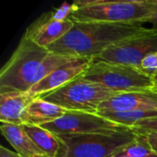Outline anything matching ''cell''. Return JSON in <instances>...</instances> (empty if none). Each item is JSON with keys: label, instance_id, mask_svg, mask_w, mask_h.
<instances>
[{"label": "cell", "instance_id": "cell-1", "mask_svg": "<svg viewBox=\"0 0 157 157\" xmlns=\"http://www.w3.org/2000/svg\"><path fill=\"white\" fill-rule=\"evenodd\" d=\"M153 31L143 25L75 22L68 33L47 49L55 54L93 60L112 46Z\"/></svg>", "mask_w": 157, "mask_h": 157}, {"label": "cell", "instance_id": "cell-2", "mask_svg": "<svg viewBox=\"0 0 157 157\" xmlns=\"http://www.w3.org/2000/svg\"><path fill=\"white\" fill-rule=\"evenodd\" d=\"M72 59L74 57L50 52L24 34L0 71V94L29 92L53 70Z\"/></svg>", "mask_w": 157, "mask_h": 157}, {"label": "cell", "instance_id": "cell-3", "mask_svg": "<svg viewBox=\"0 0 157 157\" xmlns=\"http://www.w3.org/2000/svg\"><path fill=\"white\" fill-rule=\"evenodd\" d=\"M157 10V0H78L69 17L74 22H105L142 25L149 23Z\"/></svg>", "mask_w": 157, "mask_h": 157}, {"label": "cell", "instance_id": "cell-4", "mask_svg": "<svg viewBox=\"0 0 157 157\" xmlns=\"http://www.w3.org/2000/svg\"><path fill=\"white\" fill-rule=\"evenodd\" d=\"M80 77L120 93L155 89L152 76L139 68L121 63L93 60Z\"/></svg>", "mask_w": 157, "mask_h": 157}, {"label": "cell", "instance_id": "cell-5", "mask_svg": "<svg viewBox=\"0 0 157 157\" xmlns=\"http://www.w3.org/2000/svg\"><path fill=\"white\" fill-rule=\"evenodd\" d=\"M121 93L79 76L62 87L40 96V98L67 111L97 114L101 103Z\"/></svg>", "mask_w": 157, "mask_h": 157}, {"label": "cell", "instance_id": "cell-6", "mask_svg": "<svg viewBox=\"0 0 157 157\" xmlns=\"http://www.w3.org/2000/svg\"><path fill=\"white\" fill-rule=\"evenodd\" d=\"M58 136L67 147L64 157H112L138 138L131 129Z\"/></svg>", "mask_w": 157, "mask_h": 157}, {"label": "cell", "instance_id": "cell-7", "mask_svg": "<svg viewBox=\"0 0 157 157\" xmlns=\"http://www.w3.org/2000/svg\"><path fill=\"white\" fill-rule=\"evenodd\" d=\"M41 127L56 135L98 133L129 129L120 126L98 114L78 111H67L62 118Z\"/></svg>", "mask_w": 157, "mask_h": 157}, {"label": "cell", "instance_id": "cell-8", "mask_svg": "<svg viewBox=\"0 0 157 157\" xmlns=\"http://www.w3.org/2000/svg\"><path fill=\"white\" fill-rule=\"evenodd\" d=\"M155 52H157V31L155 30L112 46L93 60L139 68L142 61L147 55Z\"/></svg>", "mask_w": 157, "mask_h": 157}, {"label": "cell", "instance_id": "cell-9", "mask_svg": "<svg viewBox=\"0 0 157 157\" xmlns=\"http://www.w3.org/2000/svg\"><path fill=\"white\" fill-rule=\"evenodd\" d=\"M93 60L88 58H74L53 70L41 81L33 86L29 93L40 97L52 92L79 77L87 69Z\"/></svg>", "mask_w": 157, "mask_h": 157}, {"label": "cell", "instance_id": "cell-10", "mask_svg": "<svg viewBox=\"0 0 157 157\" xmlns=\"http://www.w3.org/2000/svg\"><path fill=\"white\" fill-rule=\"evenodd\" d=\"M74 25L75 22L70 18L63 21L53 19L52 11H49L28 27L24 34L38 45L48 48L68 33Z\"/></svg>", "mask_w": 157, "mask_h": 157}, {"label": "cell", "instance_id": "cell-11", "mask_svg": "<svg viewBox=\"0 0 157 157\" xmlns=\"http://www.w3.org/2000/svg\"><path fill=\"white\" fill-rule=\"evenodd\" d=\"M157 110V90L121 93L100 104L98 111Z\"/></svg>", "mask_w": 157, "mask_h": 157}, {"label": "cell", "instance_id": "cell-12", "mask_svg": "<svg viewBox=\"0 0 157 157\" xmlns=\"http://www.w3.org/2000/svg\"><path fill=\"white\" fill-rule=\"evenodd\" d=\"M37 98L29 92L0 94L1 123L23 125V116L29 105Z\"/></svg>", "mask_w": 157, "mask_h": 157}, {"label": "cell", "instance_id": "cell-13", "mask_svg": "<svg viewBox=\"0 0 157 157\" xmlns=\"http://www.w3.org/2000/svg\"><path fill=\"white\" fill-rule=\"evenodd\" d=\"M25 132L48 157H64L67 147L61 138L38 125H22Z\"/></svg>", "mask_w": 157, "mask_h": 157}, {"label": "cell", "instance_id": "cell-14", "mask_svg": "<svg viewBox=\"0 0 157 157\" xmlns=\"http://www.w3.org/2000/svg\"><path fill=\"white\" fill-rule=\"evenodd\" d=\"M67 110L37 97L27 108L23 116V125H38L52 122L62 118Z\"/></svg>", "mask_w": 157, "mask_h": 157}, {"label": "cell", "instance_id": "cell-15", "mask_svg": "<svg viewBox=\"0 0 157 157\" xmlns=\"http://www.w3.org/2000/svg\"><path fill=\"white\" fill-rule=\"evenodd\" d=\"M1 132L21 157H48L25 132L22 125L1 123Z\"/></svg>", "mask_w": 157, "mask_h": 157}, {"label": "cell", "instance_id": "cell-16", "mask_svg": "<svg viewBox=\"0 0 157 157\" xmlns=\"http://www.w3.org/2000/svg\"><path fill=\"white\" fill-rule=\"evenodd\" d=\"M97 114L120 125L131 129L137 122L157 117V110H132V111H99Z\"/></svg>", "mask_w": 157, "mask_h": 157}, {"label": "cell", "instance_id": "cell-17", "mask_svg": "<svg viewBox=\"0 0 157 157\" xmlns=\"http://www.w3.org/2000/svg\"><path fill=\"white\" fill-rule=\"evenodd\" d=\"M112 157H157L146 140L138 135V138L121 150Z\"/></svg>", "mask_w": 157, "mask_h": 157}, {"label": "cell", "instance_id": "cell-18", "mask_svg": "<svg viewBox=\"0 0 157 157\" xmlns=\"http://www.w3.org/2000/svg\"><path fill=\"white\" fill-rule=\"evenodd\" d=\"M131 130L137 135H143L151 132L157 133V117L141 121L132 126Z\"/></svg>", "mask_w": 157, "mask_h": 157}, {"label": "cell", "instance_id": "cell-19", "mask_svg": "<svg viewBox=\"0 0 157 157\" xmlns=\"http://www.w3.org/2000/svg\"><path fill=\"white\" fill-rule=\"evenodd\" d=\"M139 69L153 77L157 72V52L147 55L142 61Z\"/></svg>", "mask_w": 157, "mask_h": 157}, {"label": "cell", "instance_id": "cell-20", "mask_svg": "<svg viewBox=\"0 0 157 157\" xmlns=\"http://www.w3.org/2000/svg\"><path fill=\"white\" fill-rule=\"evenodd\" d=\"M71 13H72V5L64 2L59 8L52 11V17L55 20L63 21L69 18Z\"/></svg>", "mask_w": 157, "mask_h": 157}, {"label": "cell", "instance_id": "cell-21", "mask_svg": "<svg viewBox=\"0 0 157 157\" xmlns=\"http://www.w3.org/2000/svg\"><path fill=\"white\" fill-rule=\"evenodd\" d=\"M139 136H142L146 140V142L149 144L153 151L157 155V133L151 132V133H145V134L139 135Z\"/></svg>", "mask_w": 157, "mask_h": 157}, {"label": "cell", "instance_id": "cell-22", "mask_svg": "<svg viewBox=\"0 0 157 157\" xmlns=\"http://www.w3.org/2000/svg\"><path fill=\"white\" fill-rule=\"evenodd\" d=\"M0 157H21L17 152H12L7 148L1 146L0 147Z\"/></svg>", "mask_w": 157, "mask_h": 157}, {"label": "cell", "instance_id": "cell-23", "mask_svg": "<svg viewBox=\"0 0 157 157\" xmlns=\"http://www.w3.org/2000/svg\"><path fill=\"white\" fill-rule=\"evenodd\" d=\"M149 23L152 25V29H155V31H157V10L155 12V14L154 15L153 18L149 21Z\"/></svg>", "mask_w": 157, "mask_h": 157}, {"label": "cell", "instance_id": "cell-24", "mask_svg": "<svg viewBox=\"0 0 157 157\" xmlns=\"http://www.w3.org/2000/svg\"><path fill=\"white\" fill-rule=\"evenodd\" d=\"M153 79H154V81L155 83V87H157V72L153 75Z\"/></svg>", "mask_w": 157, "mask_h": 157}, {"label": "cell", "instance_id": "cell-25", "mask_svg": "<svg viewBox=\"0 0 157 157\" xmlns=\"http://www.w3.org/2000/svg\"><path fill=\"white\" fill-rule=\"evenodd\" d=\"M155 89H156V90H157V87H155Z\"/></svg>", "mask_w": 157, "mask_h": 157}]
</instances>
